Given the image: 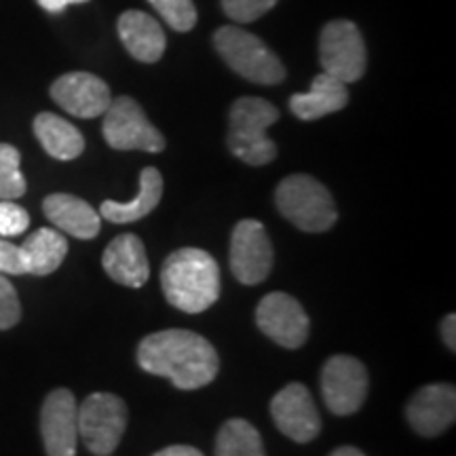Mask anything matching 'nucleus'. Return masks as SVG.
<instances>
[{
    "label": "nucleus",
    "instance_id": "obj_1",
    "mask_svg": "<svg viewBox=\"0 0 456 456\" xmlns=\"http://www.w3.org/2000/svg\"><path fill=\"white\" fill-rule=\"evenodd\" d=\"M138 363L144 372L169 379L182 391L208 387L220 370L212 342L191 330H163L146 336L138 346Z\"/></svg>",
    "mask_w": 456,
    "mask_h": 456
},
{
    "label": "nucleus",
    "instance_id": "obj_2",
    "mask_svg": "<svg viewBox=\"0 0 456 456\" xmlns=\"http://www.w3.org/2000/svg\"><path fill=\"white\" fill-rule=\"evenodd\" d=\"M165 298L174 309L203 313L220 298V266L205 249L182 248L169 254L161 269Z\"/></svg>",
    "mask_w": 456,
    "mask_h": 456
},
{
    "label": "nucleus",
    "instance_id": "obj_3",
    "mask_svg": "<svg viewBox=\"0 0 456 456\" xmlns=\"http://www.w3.org/2000/svg\"><path fill=\"white\" fill-rule=\"evenodd\" d=\"M228 127V148L239 161L254 165H269L275 161L277 146L266 129L279 121V110L262 98H239L231 108Z\"/></svg>",
    "mask_w": 456,
    "mask_h": 456
},
{
    "label": "nucleus",
    "instance_id": "obj_4",
    "mask_svg": "<svg viewBox=\"0 0 456 456\" xmlns=\"http://www.w3.org/2000/svg\"><path fill=\"white\" fill-rule=\"evenodd\" d=\"M277 209L285 220L305 232L330 231L338 220L336 203L322 182L306 174H294L279 182Z\"/></svg>",
    "mask_w": 456,
    "mask_h": 456
},
{
    "label": "nucleus",
    "instance_id": "obj_5",
    "mask_svg": "<svg viewBox=\"0 0 456 456\" xmlns=\"http://www.w3.org/2000/svg\"><path fill=\"white\" fill-rule=\"evenodd\" d=\"M214 45L232 72L256 85H279L285 78L281 60L252 32L237 26H222L214 34Z\"/></svg>",
    "mask_w": 456,
    "mask_h": 456
},
{
    "label": "nucleus",
    "instance_id": "obj_6",
    "mask_svg": "<svg viewBox=\"0 0 456 456\" xmlns=\"http://www.w3.org/2000/svg\"><path fill=\"white\" fill-rule=\"evenodd\" d=\"M129 412L114 393H91L78 406V437L91 454L110 456L123 440Z\"/></svg>",
    "mask_w": 456,
    "mask_h": 456
},
{
    "label": "nucleus",
    "instance_id": "obj_7",
    "mask_svg": "<svg viewBox=\"0 0 456 456\" xmlns=\"http://www.w3.org/2000/svg\"><path fill=\"white\" fill-rule=\"evenodd\" d=\"M319 60L323 72L349 85L363 77L368 64L366 43L359 28L349 20H336L319 37Z\"/></svg>",
    "mask_w": 456,
    "mask_h": 456
},
{
    "label": "nucleus",
    "instance_id": "obj_8",
    "mask_svg": "<svg viewBox=\"0 0 456 456\" xmlns=\"http://www.w3.org/2000/svg\"><path fill=\"white\" fill-rule=\"evenodd\" d=\"M106 144L114 151H144L161 152L165 148V138L155 125L148 121L138 102L127 95L112 100L104 112Z\"/></svg>",
    "mask_w": 456,
    "mask_h": 456
},
{
    "label": "nucleus",
    "instance_id": "obj_9",
    "mask_svg": "<svg viewBox=\"0 0 456 456\" xmlns=\"http://www.w3.org/2000/svg\"><path fill=\"white\" fill-rule=\"evenodd\" d=\"M322 395L332 414H355L368 397L366 366L351 355L330 357L322 370Z\"/></svg>",
    "mask_w": 456,
    "mask_h": 456
},
{
    "label": "nucleus",
    "instance_id": "obj_10",
    "mask_svg": "<svg viewBox=\"0 0 456 456\" xmlns=\"http://www.w3.org/2000/svg\"><path fill=\"white\" fill-rule=\"evenodd\" d=\"M231 271L243 285H258L271 275L273 243L258 220H241L231 237Z\"/></svg>",
    "mask_w": 456,
    "mask_h": 456
},
{
    "label": "nucleus",
    "instance_id": "obj_11",
    "mask_svg": "<svg viewBox=\"0 0 456 456\" xmlns=\"http://www.w3.org/2000/svg\"><path fill=\"white\" fill-rule=\"evenodd\" d=\"M260 332L285 349H300L309 338L311 322L302 305L285 292L266 294L256 309Z\"/></svg>",
    "mask_w": 456,
    "mask_h": 456
},
{
    "label": "nucleus",
    "instance_id": "obj_12",
    "mask_svg": "<svg viewBox=\"0 0 456 456\" xmlns=\"http://www.w3.org/2000/svg\"><path fill=\"white\" fill-rule=\"evenodd\" d=\"M271 416L277 429L296 444H309L322 431V414L313 402L311 391L302 383L283 387L273 397Z\"/></svg>",
    "mask_w": 456,
    "mask_h": 456
},
{
    "label": "nucleus",
    "instance_id": "obj_13",
    "mask_svg": "<svg viewBox=\"0 0 456 456\" xmlns=\"http://www.w3.org/2000/svg\"><path fill=\"white\" fill-rule=\"evenodd\" d=\"M41 436L47 456H77L78 406L72 391L53 389L45 397Z\"/></svg>",
    "mask_w": 456,
    "mask_h": 456
},
{
    "label": "nucleus",
    "instance_id": "obj_14",
    "mask_svg": "<svg viewBox=\"0 0 456 456\" xmlns=\"http://www.w3.org/2000/svg\"><path fill=\"white\" fill-rule=\"evenodd\" d=\"M49 94L57 106L77 118H98L112 102L110 87L91 72L61 74Z\"/></svg>",
    "mask_w": 456,
    "mask_h": 456
},
{
    "label": "nucleus",
    "instance_id": "obj_15",
    "mask_svg": "<svg viewBox=\"0 0 456 456\" xmlns=\"http://www.w3.org/2000/svg\"><path fill=\"white\" fill-rule=\"evenodd\" d=\"M408 423L423 437L442 436L456 419V391L452 385H427L410 397Z\"/></svg>",
    "mask_w": 456,
    "mask_h": 456
},
{
    "label": "nucleus",
    "instance_id": "obj_16",
    "mask_svg": "<svg viewBox=\"0 0 456 456\" xmlns=\"http://www.w3.org/2000/svg\"><path fill=\"white\" fill-rule=\"evenodd\" d=\"M102 266L112 281L127 285V288H142L151 277L146 248L138 235L114 237L102 256Z\"/></svg>",
    "mask_w": 456,
    "mask_h": 456
},
{
    "label": "nucleus",
    "instance_id": "obj_17",
    "mask_svg": "<svg viewBox=\"0 0 456 456\" xmlns=\"http://www.w3.org/2000/svg\"><path fill=\"white\" fill-rule=\"evenodd\" d=\"M43 212L55 228L77 239H83V241L100 235L102 216L87 201L68 195V192L49 195L43 201Z\"/></svg>",
    "mask_w": 456,
    "mask_h": 456
},
{
    "label": "nucleus",
    "instance_id": "obj_18",
    "mask_svg": "<svg viewBox=\"0 0 456 456\" xmlns=\"http://www.w3.org/2000/svg\"><path fill=\"white\" fill-rule=\"evenodd\" d=\"M118 37L131 57L144 64H155L165 53V32L155 17L144 11H125L117 24Z\"/></svg>",
    "mask_w": 456,
    "mask_h": 456
},
{
    "label": "nucleus",
    "instance_id": "obj_19",
    "mask_svg": "<svg viewBox=\"0 0 456 456\" xmlns=\"http://www.w3.org/2000/svg\"><path fill=\"white\" fill-rule=\"evenodd\" d=\"M346 104H349L346 85L326 72L313 78L311 89L306 94H296L289 98V110L300 121H317V118L342 110Z\"/></svg>",
    "mask_w": 456,
    "mask_h": 456
},
{
    "label": "nucleus",
    "instance_id": "obj_20",
    "mask_svg": "<svg viewBox=\"0 0 456 456\" xmlns=\"http://www.w3.org/2000/svg\"><path fill=\"white\" fill-rule=\"evenodd\" d=\"M163 197V175L157 167H146L140 174V191L131 201H104L100 216L114 224H129L146 218L152 209L161 203Z\"/></svg>",
    "mask_w": 456,
    "mask_h": 456
},
{
    "label": "nucleus",
    "instance_id": "obj_21",
    "mask_svg": "<svg viewBox=\"0 0 456 456\" xmlns=\"http://www.w3.org/2000/svg\"><path fill=\"white\" fill-rule=\"evenodd\" d=\"M34 135L49 157L57 161H72L85 151L83 134L53 112H41L34 118Z\"/></svg>",
    "mask_w": 456,
    "mask_h": 456
},
{
    "label": "nucleus",
    "instance_id": "obj_22",
    "mask_svg": "<svg viewBox=\"0 0 456 456\" xmlns=\"http://www.w3.org/2000/svg\"><path fill=\"white\" fill-rule=\"evenodd\" d=\"M26 275L47 277L55 273L68 254V241L55 228H38L21 243Z\"/></svg>",
    "mask_w": 456,
    "mask_h": 456
},
{
    "label": "nucleus",
    "instance_id": "obj_23",
    "mask_svg": "<svg viewBox=\"0 0 456 456\" xmlns=\"http://www.w3.org/2000/svg\"><path fill=\"white\" fill-rule=\"evenodd\" d=\"M216 456H266L262 437L252 423L231 419L220 427L216 437Z\"/></svg>",
    "mask_w": 456,
    "mask_h": 456
},
{
    "label": "nucleus",
    "instance_id": "obj_24",
    "mask_svg": "<svg viewBox=\"0 0 456 456\" xmlns=\"http://www.w3.org/2000/svg\"><path fill=\"white\" fill-rule=\"evenodd\" d=\"M20 165V151L11 144H0V199L4 201H15L26 195L28 184Z\"/></svg>",
    "mask_w": 456,
    "mask_h": 456
},
{
    "label": "nucleus",
    "instance_id": "obj_25",
    "mask_svg": "<svg viewBox=\"0 0 456 456\" xmlns=\"http://www.w3.org/2000/svg\"><path fill=\"white\" fill-rule=\"evenodd\" d=\"M163 21L175 32H191L197 24V9L192 0H148Z\"/></svg>",
    "mask_w": 456,
    "mask_h": 456
},
{
    "label": "nucleus",
    "instance_id": "obj_26",
    "mask_svg": "<svg viewBox=\"0 0 456 456\" xmlns=\"http://www.w3.org/2000/svg\"><path fill=\"white\" fill-rule=\"evenodd\" d=\"M279 0H222V9L237 24H252L275 7Z\"/></svg>",
    "mask_w": 456,
    "mask_h": 456
},
{
    "label": "nucleus",
    "instance_id": "obj_27",
    "mask_svg": "<svg viewBox=\"0 0 456 456\" xmlns=\"http://www.w3.org/2000/svg\"><path fill=\"white\" fill-rule=\"evenodd\" d=\"M30 226V214L13 201H0V237H20Z\"/></svg>",
    "mask_w": 456,
    "mask_h": 456
},
{
    "label": "nucleus",
    "instance_id": "obj_28",
    "mask_svg": "<svg viewBox=\"0 0 456 456\" xmlns=\"http://www.w3.org/2000/svg\"><path fill=\"white\" fill-rule=\"evenodd\" d=\"M21 319V305L13 283L0 275V330H11Z\"/></svg>",
    "mask_w": 456,
    "mask_h": 456
},
{
    "label": "nucleus",
    "instance_id": "obj_29",
    "mask_svg": "<svg viewBox=\"0 0 456 456\" xmlns=\"http://www.w3.org/2000/svg\"><path fill=\"white\" fill-rule=\"evenodd\" d=\"M0 275H26L20 245L4 241L3 237H0Z\"/></svg>",
    "mask_w": 456,
    "mask_h": 456
},
{
    "label": "nucleus",
    "instance_id": "obj_30",
    "mask_svg": "<svg viewBox=\"0 0 456 456\" xmlns=\"http://www.w3.org/2000/svg\"><path fill=\"white\" fill-rule=\"evenodd\" d=\"M37 3L47 13H64L66 7H70V4H85L89 0H37Z\"/></svg>",
    "mask_w": 456,
    "mask_h": 456
},
{
    "label": "nucleus",
    "instance_id": "obj_31",
    "mask_svg": "<svg viewBox=\"0 0 456 456\" xmlns=\"http://www.w3.org/2000/svg\"><path fill=\"white\" fill-rule=\"evenodd\" d=\"M442 338L450 351H456V317L448 315L442 322Z\"/></svg>",
    "mask_w": 456,
    "mask_h": 456
},
{
    "label": "nucleus",
    "instance_id": "obj_32",
    "mask_svg": "<svg viewBox=\"0 0 456 456\" xmlns=\"http://www.w3.org/2000/svg\"><path fill=\"white\" fill-rule=\"evenodd\" d=\"M152 456H205L201 450L192 448V446H184V444H175V446H167L163 450H159L157 454Z\"/></svg>",
    "mask_w": 456,
    "mask_h": 456
},
{
    "label": "nucleus",
    "instance_id": "obj_33",
    "mask_svg": "<svg viewBox=\"0 0 456 456\" xmlns=\"http://www.w3.org/2000/svg\"><path fill=\"white\" fill-rule=\"evenodd\" d=\"M330 456H366V454H363L362 450L355 446H340V448H336Z\"/></svg>",
    "mask_w": 456,
    "mask_h": 456
}]
</instances>
